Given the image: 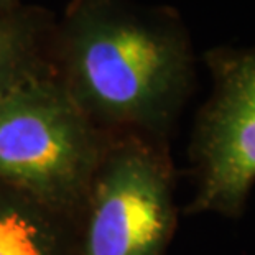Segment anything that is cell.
<instances>
[{
	"label": "cell",
	"mask_w": 255,
	"mask_h": 255,
	"mask_svg": "<svg viewBox=\"0 0 255 255\" xmlns=\"http://www.w3.org/2000/svg\"><path fill=\"white\" fill-rule=\"evenodd\" d=\"M17 8H18L17 0H0V15L10 13Z\"/></svg>",
	"instance_id": "obj_7"
},
{
	"label": "cell",
	"mask_w": 255,
	"mask_h": 255,
	"mask_svg": "<svg viewBox=\"0 0 255 255\" xmlns=\"http://www.w3.org/2000/svg\"><path fill=\"white\" fill-rule=\"evenodd\" d=\"M176 218L175 171L165 143L107 132L79 216L78 255H165Z\"/></svg>",
	"instance_id": "obj_3"
},
{
	"label": "cell",
	"mask_w": 255,
	"mask_h": 255,
	"mask_svg": "<svg viewBox=\"0 0 255 255\" xmlns=\"http://www.w3.org/2000/svg\"><path fill=\"white\" fill-rule=\"evenodd\" d=\"M78 254V221L0 184V255Z\"/></svg>",
	"instance_id": "obj_5"
},
{
	"label": "cell",
	"mask_w": 255,
	"mask_h": 255,
	"mask_svg": "<svg viewBox=\"0 0 255 255\" xmlns=\"http://www.w3.org/2000/svg\"><path fill=\"white\" fill-rule=\"evenodd\" d=\"M45 30L36 12L17 8L0 15V94L51 69L43 51Z\"/></svg>",
	"instance_id": "obj_6"
},
{
	"label": "cell",
	"mask_w": 255,
	"mask_h": 255,
	"mask_svg": "<svg viewBox=\"0 0 255 255\" xmlns=\"http://www.w3.org/2000/svg\"><path fill=\"white\" fill-rule=\"evenodd\" d=\"M53 73L104 132L163 142L193 88L188 31L171 10L74 0L55 40Z\"/></svg>",
	"instance_id": "obj_1"
},
{
	"label": "cell",
	"mask_w": 255,
	"mask_h": 255,
	"mask_svg": "<svg viewBox=\"0 0 255 255\" xmlns=\"http://www.w3.org/2000/svg\"><path fill=\"white\" fill-rule=\"evenodd\" d=\"M106 138L51 66L0 94V184L79 222Z\"/></svg>",
	"instance_id": "obj_2"
},
{
	"label": "cell",
	"mask_w": 255,
	"mask_h": 255,
	"mask_svg": "<svg viewBox=\"0 0 255 255\" xmlns=\"http://www.w3.org/2000/svg\"><path fill=\"white\" fill-rule=\"evenodd\" d=\"M213 91L189 145L196 189L186 214L241 216L255 183V46L204 55Z\"/></svg>",
	"instance_id": "obj_4"
}]
</instances>
